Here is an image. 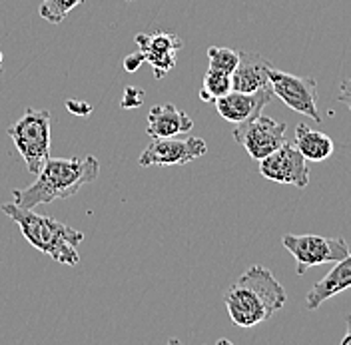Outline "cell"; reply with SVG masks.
Returning <instances> with one entry per match:
<instances>
[{
    "label": "cell",
    "instance_id": "3",
    "mask_svg": "<svg viewBox=\"0 0 351 345\" xmlns=\"http://www.w3.org/2000/svg\"><path fill=\"white\" fill-rule=\"evenodd\" d=\"M2 212L21 228L24 239L46 256L64 263L78 265V246L84 241V234L66 226L50 216H40L34 210L21 208L14 202L4 204Z\"/></svg>",
    "mask_w": 351,
    "mask_h": 345
},
{
    "label": "cell",
    "instance_id": "4",
    "mask_svg": "<svg viewBox=\"0 0 351 345\" xmlns=\"http://www.w3.org/2000/svg\"><path fill=\"white\" fill-rule=\"evenodd\" d=\"M50 126L52 116L48 110L28 108L21 120L6 128L30 174L40 172L44 162L50 158Z\"/></svg>",
    "mask_w": 351,
    "mask_h": 345
},
{
    "label": "cell",
    "instance_id": "7",
    "mask_svg": "<svg viewBox=\"0 0 351 345\" xmlns=\"http://www.w3.org/2000/svg\"><path fill=\"white\" fill-rule=\"evenodd\" d=\"M285 122H278L269 116H256L250 122L236 124L234 128V140L241 144L250 158L262 160L267 154L278 150L285 142Z\"/></svg>",
    "mask_w": 351,
    "mask_h": 345
},
{
    "label": "cell",
    "instance_id": "13",
    "mask_svg": "<svg viewBox=\"0 0 351 345\" xmlns=\"http://www.w3.org/2000/svg\"><path fill=\"white\" fill-rule=\"evenodd\" d=\"M351 287V252L343 259L335 261V265L329 270L328 274L311 285V289L307 292L306 305L307 309H317L324 302H328L329 298L337 296L343 289Z\"/></svg>",
    "mask_w": 351,
    "mask_h": 345
},
{
    "label": "cell",
    "instance_id": "6",
    "mask_svg": "<svg viewBox=\"0 0 351 345\" xmlns=\"http://www.w3.org/2000/svg\"><path fill=\"white\" fill-rule=\"evenodd\" d=\"M269 84L278 98L284 100L285 106L311 118L313 122H322V114L317 110V82L309 76H298L271 68Z\"/></svg>",
    "mask_w": 351,
    "mask_h": 345
},
{
    "label": "cell",
    "instance_id": "2",
    "mask_svg": "<svg viewBox=\"0 0 351 345\" xmlns=\"http://www.w3.org/2000/svg\"><path fill=\"white\" fill-rule=\"evenodd\" d=\"M100 174V162L94 156L86 158H48L43 170L36 174V182L28 188L14 190V204L34 210L36 206L66 200L82 186L92 184Z\"/></svg>",
    "mask_w": 351,
    "mask_h": 345
},
{
    "label": "cell",
    "instance_id": "1",
    "mask_svg": "<svg viewBox=\"0 0 351 345\" xmlns=\"http://www.w3.org/2000/svg\"><path fill=\"white\" fill-rule=\"evenodd\" d=\"M230 320L241 329H250L271 320L287 302L285 287L263 267L252 265L223 296Z\"/></svg>",
    "mask_w": 351,
    "mask_h": 345
},
{
    "label": "cell",
    "instance_id": "14",
    "mask_svg": "<svg viewBox=\"0 0 351 345\" xmlns=\"http://www.w3.org/2000/svg\"><path fill=\"white\" fill-rule=\"evenodd\" d=\"M194 128L192 118L184 112L178 110L174 104H158L152 106L148 112V124H146V134L156 140V138H172L186 134Z\"/></svg>",
    "mask_w": 351,
    "mask_h": 345
},
{
    "label": "cell",
    "instance_id": "25",
    "mask_svg": "<svg viewBox=\"0 0 351 345\" xmlns=\"http://www.w3.org/2000/svg\"><path fill=\"white\" fill-rule=\"evenodd\" d=\"M126 2H132V0H126Z\"/></svg>",
    "mask_w": 351,
    "mask_h": 345
},
{
    "label": "cell",
    "instance_id": "8",
    "mask_svg": "<svg viewBox=\"0 0 351 345\" xmlns=\"http://www.w3.org/2000/svg\"><path fill=\"white\" fill-rule=\"evenodd\" d=\"M208 152V144L196 138V136H186V138H156L146 150L140 154L138 164L142 168L148 166H182L192 160L202 158Z\"/></svg>",
    "mask_w": 351,
    "mask_h": 345
},
{
    "label": "cell",
    "instance_id": "17",
    "mask_svg": "<svg viewBox=\"0 0 351 345\" xmlns=\"http://www.w3.org/2000/svg\"><path fill=\"white\" fill-rule=\"evenodd\" d=\"M84 0H43L40 2V16L50 24H60Z\"/></svg>",
    "mask_w": 351,
    "mask_h": 345
},
{
    "label": "cell",
    "instance_id": "10",
    "mask_svg": "<svg viewBox=\"0 0 351 345\" xmlns=\"http://www.w3.org/2000/svg\"><path fill=\"white\" fill-rule=\"evenodd\" d=\"M138 50L144 54V60L152 66L154 78L162 80L176 66V54L184 48L180 36L172 32L156 30V32H140L136 34Z\"/></svg>",
    "mask_w": 351,
    "mask_h": 345
},
{
    "label": "cell",
    "instance_id": "18",
    "mask_svg": "<svg viewBox=\"0 0 351 345\" xmlns=\"http://www.w3.org/2000/svg\"><path fill=\"white\" fill-rule=\"evenodd\" d=\"M208 60L210 66L208 68H216L221 72H228L232 74L238 66L240 60V52L238 50H232V48H221V46H210L208 48Z\"/></svg>",
    "mask_w": 351,
    "mask_h": 345
},
{
    "label": "cell",
    "instance_id": "15",
    "mask_svg": "<svg viewBox=\"0 0 351 345\" xmlns=\"http://www.w3.org/2000/svg\"><path fill=\"white\" fill-rule=\"evenodd\" d=\"M295 148L304 154L307 162H324L333 154V140L319 130L300 124L295 128Z\"/></svg>",
    "mask_w": 351,
    "mask_h": 345
},
{
    "label": "cell",
    "instance_id": "16",
    "mask_svg": "<svg viewBox=\"0 0 351 345\" xmlns=\"http://www.w3.org/2000/svg\"><path fill=\"white\" fill-rule=\"evenodd\" d=\"M230 90H232V74L216 70V68H208L204 82H202V90H199V98L204 102H216Z\"/></svg>",
    "mask_w": 351,
    "mask_h": 345
},
{
    "label": "cell",
    "instance_id": "21",
    "mask_svg": "<svg viewBox=\"0 0 351 345\" xmlns=\"http://www.w3.org/2000/svg\"><path fill=\"white\" fill-rule=\"evenodd\" d=\"M144 62H146V60H144V54L138 50L136 54H130V56H126V58H124V70L132 74V72H136V70L144 64Z\"/></svg>",
    "mask_w": 351,
    "mask_h": 345
},
{
    "label": "cell",
    "instance_id": "22",
    "mask_svg": "<svg viewBox=\"0 0 351 345\" xmlns=\"http://www.w3.org/2000/svg\"><path fill=\"white\" fill-rule=\"evenodd\" d=\"M337 100H339L341 104H346V106L351 110V78L343 80V82L339 84V94H337Z\"/></svg>",
    "mask_w": 351,
    "mask_h": 345
},
{
    "label": "cell",
    "instance_id": "20",
    "mask_svg": "<svg viewBox=\"0 0 351 345\" xmlns=\"http://www.w3.org/2000/svg\"><path fill=\"white\" fill-rule=\"evenodd\" d=\"M66 110L74 116H88L92 112V106L82 100H66Z\"/></svg>",
    "mask_w": 351,
    "mask_h": 345
},
{
    "label": "cell",
    "instance_id": "12",
    "mask_svg": "<svg viewBox=\"0 0 351 345\" xmlns=\"http://www.w3.org/2000/svg\"><path fill=\"white\" fill-rule=\"evenodd\" d=\"M274 64L267 62L258 52H240V60L232 72V90L258 92L269 86V72Z\"/></svg>",
    "mask_w": 351,
    "mask_h": 345
},
{
    "label": "cell",
    "instance_id": "23",
    "mask_svg": "<svg viewBox=\"0 0 351 345\" xmlns=\"http://www.w3.org/2000/svg\"><path fill=\"white\" fill-rule=\"evenodd\" d=\"M341 345H351V313L348 316V329H346V335L341 337Z\"/></svg>",
    "mask_w": 351,
    "mask_h": 345
},
{
    "label": "cell",
    "instance_id": "5",
    "mask_svg": "<svg viewBox=\"0 0 351 345\" xmlns=\"http://www.w3.org/2000/svg\"><path fill=\"white\" fill-rule=\"evenodd\" d=\"M284 248L295 259L298 276H304L309 267L329 261H339L350 254V246L343 237H326L315 234H287L284 236Z\"/></svg>",
    "mask_w": 351,
    "mask_h": 345
},
{
    "label": "cell",
    "instance_id": "11",
    "mask_svg": "<svg viewBox=\"0 0 351 345\" xmlns=\"http://www.w3.org/2000/svg\"><path fill=\"white\" fill-rule=\"evenodd\" d=\"M274 90L271 84L262 88L258 92H238V90H230L228 94H223L221 98H218L214 104L218 114L232 122V124H241V122H250L256 116L262 114V110L265 104H269L274 100Z\"/></svg>",
    "mask_w": 351,
    "mask_h": 345
},
{
    "label": "cell",
    "instance_id": "9",
    "mask_svg": "<svg viewBox=\"0 0 351 345\" xmlns=\"http://www.w3.org/2000/svg\"><path fill=\"white\" fill-rule=\"evenodd\" d=\"M260 174L269 182L285 184V186L306 188L309 184L307 160L295 148V144H287V142L260 160Z\"/></svg>",
    "mask_w": 351,
    "mask_h": 345
},
{
    "label": "cell",
    "instance_id": "19",
    "mask_svg": "<svg viewBox=\"0 0 351 345\" xmlns=\"http://www.w3.org/2000/svg\"><path fill=\"white\" fill-rule=\"evenodd\" d=\"M144 104V90L138 86H128L124 90V96H122V102L120 106L124 110L140 108Z\"/></svg>",
    "mask_w": 351,
    "mask_h": 345
},
{
    "label": "cell",
    "instance_id": "24",
    "mask_svg": "<svg viewBox=\"0 0 351 345\" xmlns=\"http://www.w3.org/2000/svg\"><path fill=\"white\" fill-rule=\"evenodd\" d=\"M0 70H2V54H0Z\"/></svg>",
    "mask_w": 351,
    "mask_h": 345
}]
</instances>
